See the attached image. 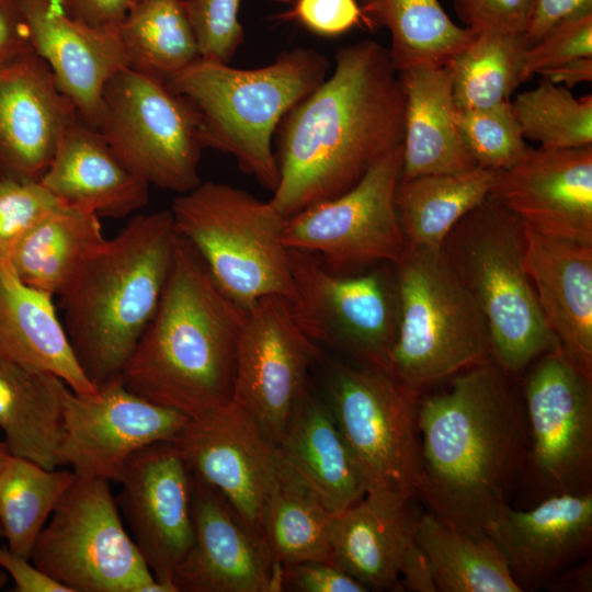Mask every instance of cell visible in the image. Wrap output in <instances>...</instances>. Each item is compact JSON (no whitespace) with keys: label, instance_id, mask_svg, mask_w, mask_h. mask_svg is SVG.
Segmentation results:
<instances>
[{"label":"cell","instance_id":"cell-45","mask_svg":"<svg viewBox=\"0 0 592 592\" xmlns=\"http://www.w3.org/2000/svg\"><path fill=\"white\" fill-rule=\"evenodd\" d=\"M283 591L367 592L350 574L329 561L309 560L282 566Z\"/></svg>","mask_w":592,"mask_h":592},{"label":"cell","instance_id":"cell-40","mask_svg":"<svg viewBox=\"0 0 592 592\" xmlns=\"http://www.w3.org/2000/svg\"><path fill=\"white\" fill-rule=\"evenodd\" d=\"M456 123L476 167L503 171L519 162L528 149L510 101L485 109L457 110Z\"/></svg>","mask_w":592,"mask_h":592},{"label":"cell","instance_id":"cell-29","mask_svg":"<svg viewBox=\"0 0 592 592\" xmlns=\"http://www.w3.org/2000/svg\"><path fill=\"white\" fill-rule=\"evenodd\" d=\"M105 241L96 213L60 202L19 240L7 261L21 281L60 297Z\"/></svg>","mask_w":592,"mask_h":592},{"label":"cell","instance_id":"cell-23","mask_svg":"<svg viewBox=\"0 0 592 592\" xmlns=\"http://www.w3.org/2000/svg\"><path fill=\"white\" fill-rule=\"evenodd\" d=\"M78 116L34 50L0 66V164L8 175L41 180Z\"/></svg>","mask_w":592,"mask_h":592},{"label":"cell","instance_id":"cell-10","mask_svg":"<svg viewBox=\"0 0 592 592\" xmlns=\"http://www.w3.org/2000/svg\"><path fill=\"white\" fill-rule=\"evenodd\" d=\"M30 561L72 592H178L155 579L124 528L110 481L75 477Z\"/></svg>","mask_w":592,"mask_h":592},{"label":"cell","instance_id":"cell-30","mask_svg":"<svg viewBox=\"0 0 592 592\" xmlns=\"http://www.w3.org/2000/svg\"><path fill=\"white\" fill-rule=\"evenodd\" d=\"M69 391L55 374L0 356V429L11 455L56 469Z\"/></svg>","mask_w":592,"mask_h":592},{"label":"cell","instance_id":"cell-52","mask_svg":"<svg viewBox=\"0 0 592 592\" xmlns=\"http://www.w3.org/2000/svg\"><path fill=\"white\" fill-rule=\"evenodd\" d=\"M542 76L551 83L568 89L592 80V57H581L543 71Z\"/></svg>","mask_w":592,"mask_h":592},{"label":"cell","instance_id":"cell-42","mask_svg":"<svg viewBox=\"0 0 592 592\" xmlns=\"http://www.w3.org/2000/svg\"><path fill=\"white\" fill-rule=\"evenodd\" d=\"M241 0H184L201 58L228 64L243 42Z\"/></svg>","mask_w":592,"mask_h":592},{"label":"cell","instance_id":"cell-53","mask_svg":"<svg viewBox=\"0 0 592 592\" xmlns=\"http://www.w3.org/2000/svg\"><path fill=\"white\" fill-rule=\"evenodd\" d=\"M592 569L591 562L585 559L571 568L565 570L550 582L546 584L544 589L551 591H579L588 592L592 589Z\"/></svg>","mask_w":592,"mask_h":592},{"label":"cell","instance_id":"cell-1","mask_svg":"<svg viewBox=\"0 0 592 592\" xmlns=\"http://www.w3.org/2000/svg\"><path fill=\"white\" fill-rule=\"evenodd\" d=\"M334 69L280 122L278 183L271 205L286 219L352 189L401 146L406 95L388 49L340 47Z\"/></svg>","mask_w":592,"mask_h":592},{"label":"cell","instance_id":"cell-39","mask_svg":"<svg viewBox=\"0 0 592 592\" xmlns=\"http://www.w3.org/2000/svg\"><path fill=\"white\" fill-rule=\"evenodd\" d=\"M524 139L546 149L592 146V95L577 99L570 90L543 80L510 101Z\"/></svg>","mask_w":592,"mask_h":592},{"label":"cell","instance_id":"cell-44","mask_svg":"<svg viewBox=\"0 0 592 592\" xmlns=\"http://www.w3.org/2000/svg\"><path fill=\"white\" fill-rule=\"evenodd\" d=\"M534 0H455L463 21L474 32L524 35Z\"/></svg>","mask_w":592,"mask_h":592},{"label":"cell","instance_id":"cell-38","mask_svg":"<svg viewBox=\"0 0 592 592\" xmlns=\"http://www.w3.org/2000/svg\"><path fill=\"white\" fill-rule=\"evenodd\" d=\"M525 48L522 36L475 32L448 64L457 110L485 109L510 101L521 84Z\"/></svg>","mask_w":592,"mask_h":592},{"label":"cell","instance_id":"cell-27","mask_svg":"<svg viewBox=\"0 0 592 592\" xmlns=\"http://www.w3.org/2000/svg\"><path fill=\"white\" fill-rule=\"evenodd\" d=\"M0 356L60 377L79 395L98 388L81 369L53 296L27 285L0 259Z\"/></svg>","mask_w":592,"mask_h":592},{"label":"cell","instance_id":"cell-21","mask_svg":"<svg viewBox=\"0 0 592 592\" xmlns=\"http://www.w3.org/2000/svg\"><path fill=\"white\" fill-rule=\"evenodd\" d=\"M20 3L32 49L47 64L79 117L98 129L107 82L129 67L117 25H90L70 16L53 0Z\"/></svg>","mask_w":592,"mask_h":592},{"label":"cell","instance_id":"cell-28","mask_svg":"<svg viewBox=\"0 0 592 592\" xmlns=\"http://www.w3.org/2000/svg\"><path fill=\"white\" fill-rule=\"evenodd\" d=\"M276 446L283 459L334 515L365 498L350 448L325 397L311 383Z\"/></svg>","mask_w":592,"mask_h":592},{"label":"cell","instance_id":"cell-37","mask_svg":"<svg viewBox=\"0 0 592 592\" xmlns=\"http://www.w3.org/2000/svg\"><path fill=\"white\" fill-rule=\"evenodd\" d=\"M75 477L71 470L46 469L10 455L0 470V527L12 553L30 559L48 516Z\"/></svg>","mask_w":592,"mask_h":592},{"label":"cell","instance_id":"cell-24","mask_svg":"<svg viewBox=\"0 0 592 592\" xmlns=\"http://www.w3.org/2000/svg\"><path fill=\"white\" fill-rule=\"evenodd\" d=\"M524 235L525 266L546 323L563 352L592 376V244L525 225Z\"/></svg>","mask_w":592,"mask_h":592},{"label":"cell","instance_id":"cell-46","mask_svg":"<svg viewBox=\"0 0 592 592\" xmlns=\"http://www.w3.org/2000/svg\"><path fill=\"white\" fill-rule=\"evenodd\" d=\"M292 14L306 29L322 36L341 35L365 22L356 0H296Z\"/></svg>","mask_w":592,"mask_h":592},{"label":"cell","instance_id":"cell-51","mask_svg":"<svg viewBox=\"0 0 592 592\" xmlns=\"http://www.w3.org/2000/svg\"><path fill=\"white\" fill-rule=\"evenodd\" d=\"M134 0H57L70 16L94 26H116Z\"/></svg>","mask_w":592,"mask_h":592},{"label":"cell","instance_id":"cell-8","mask_svg":"<svg viewBox=\"0 0 592 592\" xmlns=\"http://www.w3.org/2000/svg\"><path fill=\"white\" fill-rule=\"evenodd\" d=\"M322 396L375 506L397 511L417 494L420 441L418 391L391 374L321 357Z\"/></svg>","mask_w":592,"mask_h":592},{"label":"cell","instance_id":"cell-15","mask_svg":"<svg viewBox=\"0 0 592 592\" xmlns=\"http://www.w3.org/2000/svg\"><path fill=\"white\" fill-rule=\"evenodd\" d=\"M322 356V349L297 326L289 300L263 297L246 309L231 400L248 410L277 445Z\"/></svg>","mask_w":592,"mask_h":592},{"label":"cell","instance_id":"cell-2","mask_svg":"<svg viewBox=\"0 0 592 592\" xmlns=\"http://www.w3.org/2000/svg\"><path fill=\"white\" fill-rule=\"evenodd\" d=\"M511 377L489 357L418 400L417 494L441 522L473 537L486 536L510 505L525 466L527 421Z\"/></svg>","mask_w":592,"mask_h":592},{"label":"cell","instance_id":"cell-49","mask_svg":"<svg viewBox=\"0 0 592 592\" xmlns=\"http://www.w3.org/2000/svg\"><path fill=\"white\" fill-rule=\"evenodd\" d=\"M0 567L15 583V592H72L69 588L54 580L36 568L30 559L0 546Z\"/></svg>","mask_w":592,"mask_h":592},{"label":"cell","instance_id":"cell-56","mask_svg":"<svg viewBox=\"0 0 592 592\" xmlns=\"http://www.w3.org/2000/svg\"><path fill=\"white\" fill-rule=\"evenodd\" d=\"M53 1H57V0H53Z\"/></svg>","mask_w":592,"mask_h":592},{"label":"cell","instance_id":"cell-16","mask_svg":"<svg viewBox=\"0 0 592 592\" xmlns=\"http://www.w3.org/2000/svg\"><path fill=\"white\" fill-rule=\"evenodd\" d=\"M189 419L132 392L122 379L100 387L95 395L70 389L57 466H69L77 476L121 483L126 463L136 451L173 440Z\"/></svg>","mask_w":592,"mask_h":592},{"label":"cell","instance_id":"cell-34","mask_svg":"<svg viewBox=\"0 0 592 592\" xmlns=\"http://www.w3.org/2000/svg\"><path fill=\"white\" fill-rule=\"evenodd\" d=\"M333 516L280 454L277 476L263 515V536L276 563L330 562Z\"/></svg>","mask_w":592,"mask_h":592},{"label":"cell","instance_id":"cell-12","mask_svg":"<svg viewBox=\"0 0 592 592\" xmlns=\"http://www.w3.org/2000/svg\"><path fill=\"white\" fill-rule=\"evenodd\" d=\"M289 263L295 288L289 303L300 330L321 349L389 373L399 315L392 264L337 273L299 250H289Z\"/></svg>","mask_w":592,"mask_h":592},{"label":"cell","instance_id":"cell-35","mask_svg":"<svg viewBox=\"0 0 592 592\" xmlns=\"http://www.w3.org/2000/svg\"><path fill=\"white\" fill-rule=\"evenodd\" d=\"M413 538L431 561L439 592H521L488 535H465L428 512L415 517Z\"/></svg>","mask_w":592,"mask_h":592},{"label":"cell","instance_id":"cell-48","mask_svg":"<svg viewBox=\"0 0 592 592\" xmlns=\"http://www.w3.org/2000/svg\"><path fill=\"white\" fill-rule=\"evenodd\" d=\"M31 50L20 0H0V66Z\"/></svg>","mask_w":592,"mask_h":592},{"label":"cell","instance_id":"cell-26","mask_svg":"<svg viewBox=\"0 0 592 592\" xmlns=\"http://www.w3.org/2000/svg\"><path fill=\"white\" fill-rule=\"evenodd\" d=\"M406 95L399 181L476 168L460 138L448 65L398 71Z\"/></svg>","mask_w":592,"mask_h":592},{"label":"cell","instance_id":"cell-9","mask_svg":"<svg viewBox=\"0 0 592 592\" xmlns=\"http://www.w3.org/2000/svg\"><path fill=\"white\" fill-rule=\"evenodd\" d=\"M398 329L389 373L419 392L490 357L488 328L442 248H407L392 264Z\"/></svg>","mask_w":592,"mask_h":592},{"label":"cell","instance_id":"cell-25","mask_svg":"<svg viewBox=\"0 0 592 592\" xmlns=\"http://www.w3.org/2000/svg\"><path fill=\"white\" fill-rule=\"evenodd\" d=\"M39 181L61 202L100 217L122 218L148 203L149 184L119 160L98 129L79 119Z\"/></svg>","mask_w":592,"mask_h":592},{"label":"cell","instance_id":"cell-13","mask_svg":"<svg viewBox=\"0 0 592 592\" xmlns=\"http://www.w3.org/2000/svg\"><path fill=\"white\" fill-rule=\"evenodd\" d=\"M103 98L98 130L132 172L179 194L202 182L197 116L183 96L128 67L107 82Z\"/></svg>","mask_w":592,"mask_h":592},{"label":"cell","instance_id":"cell-11","mask_svg":"<svg viewBox=\"0 0 592 592\" xmlns=\"http://www.w3.org/2000/svg\"><path fill=\"white\" fill-rule=\"evenodd\" d=\"M521 395L528 431L519 482L524 499L534 505L592 492V376L558 348L525 368Z\"/></svg>","mask_w":592,"mask_h":592},{"label":"cell","instance_id":"cell-31","mask_svg":"<svg viewBox=\"0 0 592 592\" xmlns=\"http://www.w3.org/2000/svg\"><path fill=\"white\" fill-rule=\"evenodd\" d=\"M414 521L407 506L383 510L364 498L333 516L330 562L368 591H402L399 565Z\"/></svg>","mask_w":592,"mask_h":592},{"label":"cell","instance_id":"cell-3","mask_svg":"<svg viewBox=\"0 0 592 592\" xmlns=\"http://www.w3.org/2000/svg\"><path fill=\"white\" fill-rule=\"evenodd\" d=\"M244 314L178 234L158 308L123 369L124 386L190 419L229 403Z\"/></svg>","mask_w":592,"mask_h":592},{"label":"cell","instance_id":"cell-50","mask_svg":"<svg viewBox=\"0 0 592 592\" xmlns=\"http://www.w3.org/2000/svg\"><path fill=\"white\" fill-rule=\"evenodd\" d=\"M399 583L402 591L437 592L431 561L413 535L402 551Z\"/></svg>","mask_w":592,"mask_h":592},{"label":"cell","instance_id":"cell-55","mask_svg":"<svg viewBox=\"0 0 592 592\" xmlns=\"http://www.w3.org/2000/svg\"><path fill=\"white\" fill-rule=\"evenodd\" d=\"M8 582V576L0 567V589L4 588Z\"/></svg>","mask_w":592,"mask_h":592},{"label":"cell","instance_id":"cell-41","mask_svg":"<svg viewBox=\"0 0 592 592\" xmlns=\"http://www.w3.org/2000/svg\"><path fill=\"white\" fill-rule=\"evenodd\" d=\"M60 202L39 180L0 178V259L8 260L19 240Z\"/></svg>","mask_w":592,"mask_h":592},{"label":"cell","instance_id":"cell-36","mask_svg":"<svg viewBox=\"0 0 592 592\" xmlns=\"http://www.w3.org/2000/svg\"><path fill=\"white\" fill-rule=\"evenodd\" d=\"M117 29L129 68L164 83L201 58L184 0H134Z\"/></svg>","mask_w":592,"mask_h":592},{"label":"cell","instance_id":"cell-5","mask_svg":"<svg viewBox=\"0 0 592 592\" xmlns=\"http://www.w3.org/2000/svg\"><path fill=\"white\" fill-rule=\"evenodd\" d=\"M329 68L323 54L295 47L254 69L200 58L166 84L195 111L203 148L232 156L242 172L273 193L278 183L273 135Z\"/></svg>","mask_w":592,"mask_h":592},{"label":"cell","instance_id":"cell-22","mask_svg":"<svg viewBox=\"0 0 592 592\" xmlns=\"http://www.w3.org/2000/svg\"><path fill=\"white\" fill-rule=\"evenodd\" d=\"M521 592L544 589L588 559L592 548V492L558 494L531 508L506 506L487 527Z\"/></svg>","mask_w":592,"mask_h":592},{"label":"cell","instance_id":"cell-20","mask_svg":"<svg viewBox=\"0 0 592 592\" xmlns=\"http://www.w3.org/2000/svg\"><path fill=\"white\" fill-rule=\"evenodd\" d=\"M489 196L542 235L592 244V146L528 147Z\"/></svg>","mask_w":592,"mask_h":592},{"label":"cell","instance_id":"cell-19","mask_svg":"<svg viewBox=\"0 0 592 592\" xmlns=\"http://www.w3.org/2000/svg\"><path fill=\"white\" fill-rule=\"evenodd\" d=\"M193 543L177 566L178 592L283 591L282 567L223 494L192 473Z\"/></svg>","mask_w":592,"mask_h":592},{"label":"cell","instance_id":"cell-54","mask_svg":"<svg viewBox=\"0 0 592 592\" xmlns=\"http://www.w3.org/2000/svg\"><path fill=\"white\" fill-rule=\"evenodd\" d=\"M10 452L8 449V446L4 442H0V470L5 464L7 459L10 457ZM0 537H2V531L0 527Z\"/></svg>","mask_w":592,"mask_h":592},{"label":"cell","instance_id":"cell-32","mask_svg":"<svg viewBox=\"0 0 592 592\" xmlns=\"http://www.w3.org/2000/svg\"><path fill=\"white\" fill-rule=\"evenodd\" d=\"M499 171L476 167L399 181L395 208L410 248H442L454 226L485 201Z\"/></svg>","mask_w":592,"mask_h":592},{"label":"cell","instance_id":"cell-6","mask_svg":"<svg viewBox=\"0 0 592 592\" xmlns=\"http://www.w3.org/2000/svg\"><path fill=\"white\" fill-rule=\"evenodd\" d=\"M442 250L482 314L490 357L511 376L561 348L525 266L522 220L488 196L451 230Z\"/></svg>","mask_w":592,"mask_h":592},{"label":"cell","instance_id":"cell-7","mask_svg":"<svg viewBox=\"0 0 592 592\" xmlns=\"http://www.w3.org/2000/svg\"><path fill=\"white\" fill-rule=\"evenodd\" d=\"M177 232L200 254L219 288L243 309L267 296H295L286 218L271 203L226 183L201 182L170 209Z\"/></svg>","mask_w":592,"mask_h":592},{"label":"cell","instance_id":"cell-43","mask_svg":"<svg viewBox=\"0 0 592 592\" xmlns=\"http://www.w3.org/2000/svg\"><path fill=\"white\" fill-rule=\"evenodd\" d=\"M592 57V14L563 21L525 48L521 83L567 61Z\"/></svg>","mask_w":592,"mask_h":592},{"label":"cell","instance_id":"cell-47","mask_svg":"<svg viewBox=\"0 0 592 592\" xmlns=\"http://www.w3.org/2000/svg\"><path fill=\"white\" fill-rule=\"evenodd\" d=\"M592 14V0H534L528 26L523 35L525 47L532 46L557 24Z\"/></svg>","mask_w":592,"mask_h":592},{"label":"cell","instance_id":"cell-17","mask_svg":"<svg viewBox=\"0 0 592 592\" xmlns=\"http://www.w3.org/2000/svg\"><path fill=\"white\" fill-rule=\"evenodd\" d=\"M191 471L218 490L264 542L263 515L277 476V446L236 401L189 419L172 440ZM266 543V542H265Z\"/></svg>","mask_w":592,"mask_h":592},{"label":"cell","instance_id":"cell-33","mask_svg":"<svg viewBox=\"0 0 592 592\" xmlns=\"http://www.w3.org/2000/svg\"><path fill=\"white\" fill-rule=\"evenodd\" d=\"M368 25L390 34L388 49L398 71L421 66H446L475 32L455 24L439 0H361Z\"/></svg>","mask_w":592,"mask_h":592},{"label":"cell","instance_id":"cell-14","mask_svg":"<svg viewBox=\"0 0 592 592\" xmlns=\"http://www.w3.org/2000/svg\"><path fill=\"white\" fill-rule=\"evenodd\" d=\"M400 169L401 146L345 193L287 218L283 243L289 250L315 254L337 273L397 263L408 248L395 208Z\"/></svg>","mask_w":592,"mask_h":592},{"label":"cell","instance_id":"cell-4","mask_svg":"<svg viewBox=\"0 0 592 592\" xmlns=\"http://www.w3.org/2000/svg\"><path fill=\"white\" fill-rule=\"evenodd\" d=\"M177 235L170 209L135 216L60 296L75 356L98 389L122 379L158 308Z\"/></svg>","mask_w":592,"mask_h":592},{"label":"cell","instance_id":"cell-18","mask_svg":"<svg viewBox=\"0 0 592 592\" xmlns=\"http://www.w3.org/2000/svg\"><path fill=\"white\" fill-rule=\"evenodd\" d=\"M121 485L116 502L132 538L155 579L173 584L194 537L191 469L172 440L160 441L128 458Z\"/></svg>","mask_w":592,"mask_h":592}]
</instances>
